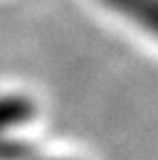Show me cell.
<instances>
[{"mask_svg": "<svg viewBox=\"0 0 158 160\" xmlns=\"http://www.w3.org/2000/svg\"><path fill=\"white\" fill-rule=\"evenodd\" d=\"M37 105L34 100L22 94H0V160L22 158V148L7 137L24 128L34 120Z\"/></svg>", "mask_w": 158, "mask_h": 160, "instance_id": "obj_1", "label": "cell"}, {"mask_svg": "<svg viewBox=\"0 0 158 160\" xmlns=\"http://www.w3.org/2000/svg\"><path fill=\"white\" fill-rule=\"evenodd\" d=\"M107 9L158 38V0H100Z\"/></svg>", "mask_w": 158, "mask_h": 160, "instance_id": "obj_2", "label": "cell"}, {"mask_svg": "<svg viewBox=\"0 0 158 160\" xmlns=\"http://www.w3.org/2000/svg\"><path fill=\"white\" fill-rule=\"evenodd\" d=\"M49 160H66V158H49Z\"/></svg>", "mask_w": 158, "mask_h": 160, "instance_id": "obj_3", "label": "cell"}]
</instances>
